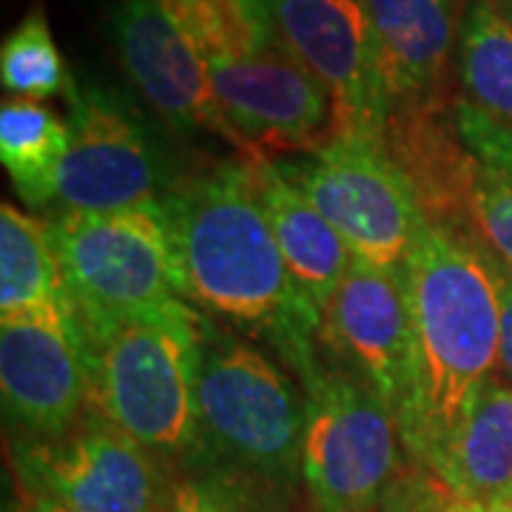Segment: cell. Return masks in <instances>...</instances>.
Instances as JSON below:
<instances>
[{
	"mask_svg": "<svg viewBox=\"0 0 512 512\" xmlns=\"http://www.w3.org/2000/svg\"><path fill=\"white\" fill-rule=\"evenodd\" d=\"M180 296L200 311L265 336L305 376L319 359L322 313L299 291L256 197L251 165H217L160 200Z\"/></svg>",
	"mask_w": 512,
	"mask_h": 512,
	"instance_id": "obj_1",
	"label": "cell"
},
{
	"mask_svg": "<svg viewBox=\"0 0 512 512\" xmlns=\"http://www.w3.org/2000/svg\"><path fill=\"white\" fill-rule=\"evenodd\" d=\"M410 311L404 447L427 467L498 367L507 268L476 242L421 222L402 265Z\"/></svg>",
	"mask_w": 512,
	"mask_h": 512,
	"instance_id": "obj_2",
	"label": "cell"
},
{
	"mask_svg": "<svg viewBox=\"0 0 512 512\" xmlns=\"http://www.w3.org/2000/svg\"><path fill=\"white\" fill-rule=\"evenodd\" d=\"M72 319L86 365V407L154 456H194L197 373L208 319L185 299L137 313Z\"/></svg>",
	"mask_w": 512,
	"mask_h": 512,
	"instance_id": "obj_3",
	"label": "cell"
},
{
	"mask_svg": "<svg viewBox=\"0 0 512 512\" xmlns=\"http://www.w3.org/2000/svg\"><path fill=\"white\" fill-rule=\"evenodd\" d=\"M305 399L262 350L205 322L194 458L231 484L291 487L302 478Z\"/></svg>",
	"mask_w": 512,
	"mask_h": 512,
	"instance_id": "obj_4",
	"label": "cell"
},
{
	"mask_svg": "<svg viewBox=\"0 0 512 512\" xmlns=\"http://www.w3.org/2000/svg\"><path fill=\"white\" fill-rule=\"evenodd\" d=\"M302 481L319 512H379L402 458L396 413L356 376L313 365L305 376Z\"/></svg>",
	"mask_w": 512,
	"mask_h": 512,
	"instance_id": "obj_5",
	"label": "cell"
},
{
	"mask_svg": "<svg viewBox=\"0 0 512 512\" xmlns=\"http://www.w3.org/2000/svg\"><path fill=\"white\" fill-rule=\"evenodd\" d=\"M72 316H117L180 296L163 208L55 214L46 220Z\"/></svg>",
	"mask_w": 512,
	"mask_h": 512,
	"instance_id": "obj_6",
	"label": "cell"
},
{
	"mask_svg": "<svg viewBox=\"0 0 512 512\" xmlns=\"http://www.w3.org/2000/svg\"><path fill=\"white\" fill-rule=\"evenodd\" d=\"M274 165L319 208L359 262L402 268L424 217L384 134H339L319 151Z\"/></svg>",
	"mask_w": 512,
	"mask_h": 512,
	"instance_id": "obj_7",
	"label": "cell"
},
{
	"mask_svg": "<svg viewBox=\"0 0 512 512\" xmlns=\"http://www.w3.org/2000/svg\"><path fill=\"white\" fill-rule=\"evenodd\" d=\"M18 473L32 498L72 512H151L171 481L160 456L89 407L66 433L20 444Z\"/></svg>",
	"mask_w": 512,
	"mask_h": 512,
	"instance_id": "obj_8",
	"label": "cell"
},
{
	"mask_svg": "<svg viewBox=\"0 0 512 512\" xmlns=\"http://www.w3.org/2000/svg\"><path fill=\"white\" fill-rule=\"evenodd\" d=\"M282 49L325 86L339 134H384L390 97L362 0H265Z\"/></svg>",
	"mask_w": 512,
	"mask_h": 512,
	"instance_id": "obj_9",
	"label": "cell"
},
{
	"mask_svg": "<svg viewBox=\"0 0 512 512\" xmlns=\"http://www.w3.org/2000/svg\"><path fill=\"white\" fill-rule=\"evenodd\" d=\"M205 66L254 163L311 154L339 137L330 92L282 43L248 57H211Z\"/></svg>",
	"mask_w": 512,
	"mask_h": 512,
	"instance_id": "obj_10",
	"label": "cell"
},
{
	"mask_svg": "<svg viewBox=\"0 0 512 512\" xmlns=\"http://www.w3.org/2000/svg\"><path fill=\"white\" fill-rule=\"evenodd\" d=\"M3 410L29 439H52L86 410V365L66 299L0 316Z\"/></svg>",
	"mask_w": 512,
	"mask_h": 512,
	"instance_id": "obj_11",
	"label": "cell"
},
{
	"mask_svg": "<svg viewBox=\"0 0 512 512\" xmlns=\"http://www.w3.org/2000/svg\"><path fill=\"white\" fill-rule=\"evenodd\" d=\"M72 143L60 168L57 214H114L160 205V165L140 120L103 89L74 92Z\"/></svg>",
	"mask_w": 512,
	"mask_h": 512,
	"instance_id": "obj_12",
	"label": "cell"
},
{
	"mask_svg": "<svg viewBox=\"0 0 512 512\" xmlns=\"http://www.w3.org/2000/svg\"><path fill=\"white\" fill-rule=\"evenodd\" d=\"M114 40L131 83L168 126L217 134L245 163H254L248 143L222 111L205 57L160 0H120Z\"/></svg>",
	"mask_w": 512,
	"mask_h": 512,
	"instance_id": "obj_13",
	"label": "cell"
},
{
	"mask_svg": "<svg viewBox=\"0 0 512 512\" xmlns=\"http://www.w3.org/2000/svg\"><path fill=\"white\" fill-rule=\"evenodd\" d=\"M316 342L339 370L365 382L396 419L410 379V311L402 268L353 262L322 308Z\"/></svg>",
	"mask_w": 512,
	"mask_h": 512,
	"instance_id": "obj_14",
	"label": "cell"
},
{
	"mask_svg": "<svg viewBox=\"0 0 512 512\" xmlns=\"http://www.w3.org/2000/svg\"><path fill=\"white\" fill-rule=\"evenodd\" d=\"M382 52L390 111L439 106L456 49V0H362Z\"/></svg>",
	"mask_w": 512,
	"mask_h": 512,
	"instance_id": "obj_15",
	"label": "cell"
},
{
	"mask_svg": "<svg viewBox=\"0 0 512 512\" xmlns=\"http://www.w3.org/2000/svg\"><path fill=\"white\" fill-rule=\"evenodd\" d=\"M453 512H493L512 493V384L490 376L430 458Z\"/></svg>",
	"mask_w": 512,
	"mask_h": 512,
	"instance_id": "obj_16",
	"label": "cell"
},
{
	"mask_svg": "<svg viewBox=\"0 0 512 512\" xmlns=\"http://www.w3.org/2000/svg\"><path fill=\"white\" fill-rule=\"evenodd\" d=\"M256 197L271 222L276 245L299 291L322 313L330 293L345 279L356 256L339 231L330 225L291 180L279 174L274 163H248Z\"/></svg>",
	"mask_w": 512,
	"mask_h": 512,
	"instance_id": "obj_17",
	"label": "cell"
},
{
	"mask_svg": "<svg viewBox=\"0 0 512 512\" xmlns=\"http://www.w3.org/2000/svg\"><path fill=\"white\" fill-rule=\"evenodd\" d=\"M461 143L473 154L464 239L493 251L512 274V126L467 100L453 106Z\"/></svg>",
	"mask_w": 512,
	"mask_h": 512,
	"instance_id": "obj_18",
	"label": "cell"
},
{
	"mask_svg": "<svg viewBox=\"0 0 512 512\" xmlns=\"http://www.w3.org/2000/svg\"><path fill=\"white\" fill-rule=\"evenodd\" d=\"M72 128L37 100L6 97L0 106V160L20 200L32 208L55 205L60 168Z\"/></svg>",
	"mask_w": 512,
	"mask_h": 512,
	"instance_id": "obj_19",
	"label": "cell"
},
{
	"mask_svg": "<svg viewBox=\"0 0 512 512\" xmlns=\"http://www.w3.org/2000/svg\"><path fill=\"white\" fill-rule=\"evenodd\" d=\"M456 72L467 103L512 126V23L495 0H464Z\"/></svg>",
	"mask_w": 512,
	"mask_h": 512,
	"instance_id": "obj_20",
	"label": "cell"
},
{
	"mask_svg": "<svg viewBox=\"0 0 512 512\" xmlns=\"http://www.w3.org/2000/svg\"><path fill=\"white\" fill-rule=\"evenodd\" d=\"M63 296V279L46 220L0 205V316L26 311Z\"/></svg>",
	"mask_w": 512,
	"mask_h": 512,
	"instance_id": "obj_21",
	"label": "cell"
},
{
	"mask_svg": "<svg viewBox=\"0 0 512 512\" xmlns=\"http://www.w3.org/2000/svg\"><path fill=\"white\" fill-rule=\"evenodd\" d=\"M165 12L211 57H248L279 43L265 0H160Z\"/></svg>",
	"mask_w": 512,
	"mask_h": 512,
	"instance_id": "obj_22",
	"label": "cell"
},
{
	"mask_svg": "<svg viewBox=\"0 0 512 512\" xmlns=\"http://www.w3.org/2000/svg\"><path fill=\"white\" fill-rule=\"evenodd\" d=\"M0 83L12 97L46 100L66 94L74 97V83L66 69V60L57 49L46 9L35 3L26 18L6 35L0 46Z\"/></svg>",
	"mask_w": 512,
	"mask_h": 512,
	"instance_id": "obj_23",
	"label": "cell"
},
{
	"mask_svg": "<svg viewBox=\"0 0 512 512\" xmlns=\"http://www.w3.org/2000/svg\"><path fill=\"white\" fill-rule=\"evenodd\" d=\"M151 512H248L245 493L220 476L171 478Z\"/></svg>",
	"mask_w": 512,
	"mask_h": 512,
	"instance_id": "obj_24",
	"label": "cell"
},
{
	"mask_svg": "<svg viewBox=\"0 0 512 512\" xmlns=\"http://www.w3.org/2000/svg\"><path fill=\"white\" fill-rule=\"evenodd\" d=\"M498 370L512 384V274L501 282V342H498Z\"/></svg>",
	"mask_w": 512,
	"mask_h": 512,
	"instance_id": "obj_25",
	"label": "cell"
},
{
	"mask_svg": "<svg viewBox=\"0 0 512 512\" xmlns=\"http://www.w3.org/2000/svg\"><path fill=\"white\" fill-rule=\"evenodd\" d=\"M29 512H72L69 507L57 504V501H49V498H32V507Z\"/></svg>",
	"mask_w": 512,
	"mask_h": 512,
	"instance_id": "obj_26",
	"label": "cell"
},
{
	"mask_svg": "<svg viewBox=\"0 0 512 512\" xmlns=\"http://www.w3.org/2000/svg\"><path fill=\"white\" fill-rule=\"evenodd\" d=\"M495 3H498V9H501V12L507 15V20L512 23V0H495Z\"/></svg>",
	"mask_w": 512,
	"mask_h": 512,
	"instance_id": "obj_27",
	"label": "cell"
},
{
	"mask_svg": "<svg viewBox=\"0 0 512 512\" xmlns=\"http://www.w3.org/2000/svg\"><path fill=\"white\" fill-rule=\"evenodd\" d=\"M493 512H512V493L507 495V498H504V501H501V504H498Z\"/></svg>",
	"mask_w": 512,
	"mask_h": 512,
	"instance_id": "obj_28",
	"label": "cell"
}]
</instances>
